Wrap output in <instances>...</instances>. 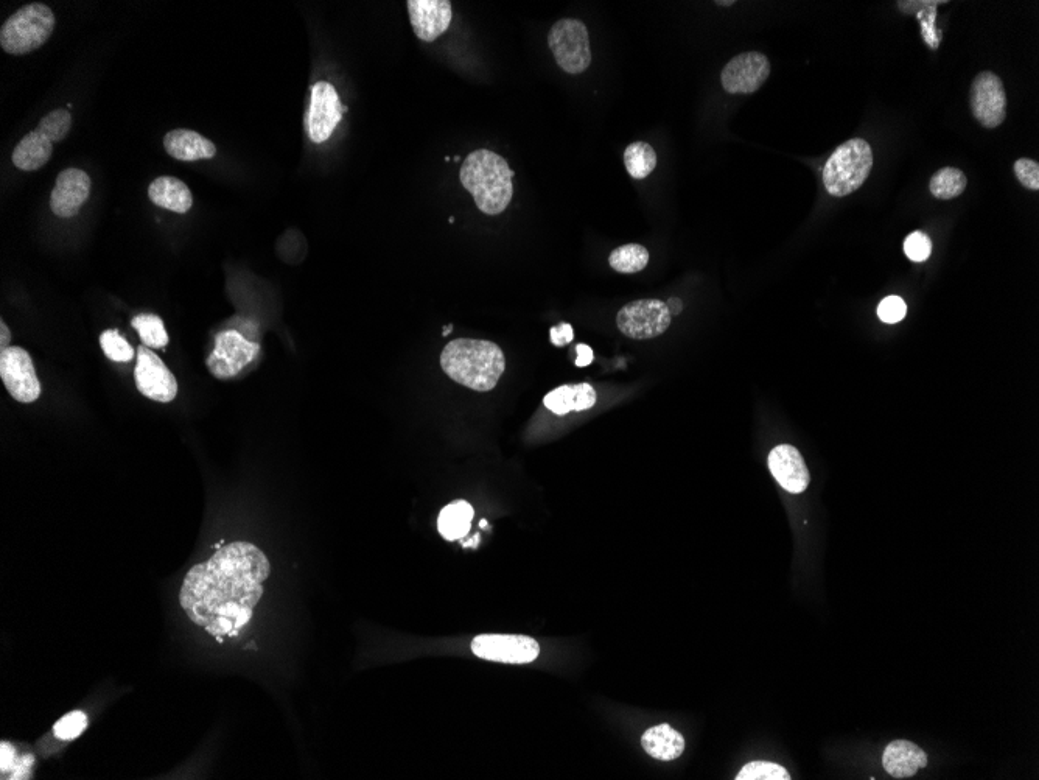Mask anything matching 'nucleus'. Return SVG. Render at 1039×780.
Here are the masks:
<instances>
[{"label":"nucleus","instance_id":"obj_1","mask_svg":"<svg viewBox=\"0 0 1039 780\" xmlns=\"http://www.w3.org/2000/svg\"><path fill=\"white\" fill-rule=\"evenodd\" d=\"M270 573V559L257 545L232 542L189 570L179 603L187 617L210 636L235 637L251 622Z\"/></svg>","mask_w":1039,"mask_h":780},{"label":"nucleus","instance_id":"obj_2","mask_svg":"<svg viewBox=\"0 0 1039 780\" xmlns=\"http://www.w3.org/2000/svg\"><path fill=\"white\" fill-rule=\"evenodd\" d=\"M441 366L459 385L486 393L497 387L506 369V359L494 341L459 338L445 346Z\"/></svg>","mask_w":1039,"mask_h":780},{"label":"nucleus","instance_id":"obj_3","mask_svg":"<svg viewBox=\"0 0 1039 780\" xmlns=\"http://www.w3.org/2000/svg\"><path fill=\"white\" fill-rule=\"evenodd\" d=\"M515 172L508 161L490 150H476L467 156L459 170V181L472 194L476 206L487 215L508 209L514 195Z\"/></svg>","mask_w":1039,"mask_h":780},{"label":"nucleus","instance_id":"obj_4","mask_svg":"<svg viewBox=\"0 0 1039 780\" xmlns=\"http://www.w3.org/2000/svg\"><path fill=\"white\" fill-rule=\"evenodd\" d=\"M873 150L864 139H850L836 148L823 167V184L831 197L844 198L864 186L873 169Z\"/></svg>","mask_w":1039,"mask_h":780},{"label":"nucleus","instance_id":"obj_5","mask_svg":"<svg viewBox=\"0 0 1039 780\" xmlns=\"http://www.w3.org/2000/svg\"><path fill=\"white\" fill-rule=\"evenodd\" d=\"M53 29L55 15L47 5H25L2 25L0 46L10 55H25L47 43Z\"/></svg>","mask_w":1039,"mask_h":780},{"label":"nucleus","instance_id":"obj_6","mask_svg":"<svg viewBox=\"0 0 1039 780\" xmlns=\"http://www.w3.org/2000/svg\"><path fill=\"white\" fill-rule=\"evenodd\" d=\"M548 46L557 66L567 74L578 75L592 64V49L587 27L581 19H560L551 27Z\"/></svg>","mask_w":1039,"mask_h":780},{"label":"nucleus","instance_id":"obj_7","mask_svg":"<svg viewBox=\"0 0 1039 780\" xmlns=\"http://www.w3.org/2000/svg\"><path fill=\"white\" fill-rule=\"evenodd\" d=\"M259 355V343L248 340L235 329H229L215 337V349L207 357L206 365L215 379H234L246 366L256 362Z\"/></svg>","mask_w":1039,"mask_h":780},{"label":"nucleus","instance_id":"obj_8","mask_svg":"<svg viewBox=\"0 0 1039 780\" xmlns=\"http://www.w3.org/2000/svg\"><path fill=\"white\" fill-rule=\"evenodd\" d=\"M618 329L634 340H649L665 334L671 324L668 304L658 299H640L626 304L616 317Z\"/></svg>","mask_w":1039,"mask_h":780},{"label":"nucleus","instance_id":"obj_9","mask_svg":"<svg viewBox=\"0 0 1039 780\" xmlns=\"http://www.w3.org/2000/svg\"><path fill=\"white\" fill-rule=\"evenodd\" d=\"M0 379L11 398L21 404H32L41 396V382L32 357L19 346H8L0 351Z\"/></svg>","mask_w":1039,"mask_h":780},{"label":"nucleus","instance_id":"obj_10","mask_svg":"<svg viewBox=\"0 0 1039 780\" xmlns=\"http://www.w3.org/2000/svg\"><path fill=\"white\" fill-rule=\"evenodd\" d=\"M310 106L305 116V130L308 138L315 144H322L332 136L338 123L347 113L346 106L341 103L340 95L327 81H318L312 86Z\"/></svg>","mask_w":1039,"mask_h":780},{"label":"nucleus","instance_id":"obj_11","mask_svg":"<svg viewBox=\"0 0 1039 780\" xmlns=\"http://www.w3.org/2000/svg\"><path fill=\"white\" fill-rule=\"evenodd\" d=\"M137 391L151 401L168 404L178 394V382L158 354L147 346H139L134 368Z\"/></svg>","mask_w":1039,"mask_h":780},{"label":"nucleus","instance_id":"obj_12","mask_svg":"<svg viewBox=\"0 0 1039 780\" xmlns=\"http://www.w3.org/2000/svg\"><path fill=\"white\" fill-rule=\"evenodd\" d=\"M472 651L478 658L501 664H529L540 654L537 640L517 634H481L472 640Z\"/></svg>","mask_w":1039,"mask_h":780},{"label":"nucleus","instance_id":"obj_13","mask_svg":"<svg viewBox=\"0 0 1039 780\" xmlns=\"http://www.w3.org/2000/svg\"><path fill=\"white\" fill-rule=\"evenodd\" d=\"M974 119L988 130L1001 127L1007 117V94L1004 83L993 72H980L970 92Z\"/></svg>","mask_w":1039,"mask_h":780},{"label":"nucleus","instance_id":"obj_14","mask_svg":"<svg viewBox=\"0 0 1039 780\" xmlns=\"http://www.w3.org/2000/svg\"><path fill=\"white\" fill-rule=\"evenodd\" d=\"M770 75L769 58L760 52L736 55L721 74L722 88L728 94L749 95L758 91Z\"/></svg>","mask_w":1039,"mask_h":780},{"label":"nucleus","instance_id":"obj_15","mask_svg":"<svg viewBox=\"0 0 1039 780\" xmlns=\"http://www.w3.org/2000/svg\"><path fill=\"white\" fill-rule=\"evenodd\" d=\"M406 7L414 33L424 43L436 41L452 24V2L448 0H408Z\"/></svg>","mask_w":1039,"mask_h":780},{"label":"nucleus","instance_id":"obj_16","mask_svg":"<svg viewBox=\"0 0 1039 780\" xmlns=\"http://www.w3.org/2000/svg\"><path fill=\"white\" fill-rule=\"evenodd\" d=\"M91 194V178L80 169H67L56 178L50 209L60 218L75 217Z\"/></svg>","mask_w":1039,"mask_h":780},{"label":"nucleus","instance_id":"obj_17","mask_svg":"<svg viewBox=\"0 0 1039 780\" xmlns=\"http://www.w3.org/2000/svg\"><path fill=\"white\" fill-rule=\"evenodd\" d=\"M769 469L781 488L800 494L811 482L808 466L802 454L791 444H780L769 454Z\"/></svg>","mask_w":1039,"mask_h":780},{"label":"nucleus","instance_id":"obj_18","mask_svg":"<svg viewBox=\"0 0 1039 780\" xmlns=\"http://www.w3.org/2000/svg\"><path fill=\"white\" fill-rule=\"evenodd\" d=\"M882 766L895 779H906L928 766V756L915 743L895 740L887 745L882 756Z\"/></svg>","mask_w":1039,"mask_h":780},{"label":"nucleus","instance_id":"obj_19","mask_svg":"<svg viewBox=\"0 0 1039 780\" xmlns=\"http://www.w3.org/2000/svg\"><path fill=\"white\" fill-rule=\"evenodd\" d=\"M164 147L168 155L179 161L212 159L217 155L214 142L192 130H173L165 134Z\"/></svg>","mask_w":1039,"mask_h":780},{"label":"nucleus","instance_id":"obj_20","mask_svg":"<svg viewBox=\"0 0 1039 780\" xmlns=\"http://www.w3.org/2000/svg\"><path fill=\"white\" fill-rule=\"evenodd\" d=\"M596 399L598 396L592 385L578 383V385H564V387L550 391L543 398V404L554 415L564 416L570 412H584L588 408L595 407Z\"/></svg>","mask_w":1039,"mask_h":780},{"label":"nucleus","instance_id":"obj_21","mask_svg":"<svg viewBox=\"0 0 1039 780\" xmlns=\"http://www.w3.org/2000/svg\"><path fill=\"white\" fill-rule=\"evenodd\" d=\"M148 197L159 208L176 214H186L193 204L192 192L186 183L175 176H159L148 187Z\"/></svg>","mask_w":1039,"mask_h":780},{"label":"nucleus","instance_id":"obj_22","mask_svg":"<svg viewBox=\"0 0 1039 780\" xmlns=\"http://www.w3.org/2000/svg\"><path fill=\"white\" fill-rule=\"evenodd\" d=\"M641 745L654 759L671 762L679 759L685 751V738L669 724H660L644 732Z\"/></svg>","mask_w":1039,"mask_h":780},{"label":"nucleus","instance_id":"obj_23","mask_svg":"<svg viewBox=\"0 0 1039 780\" xmlns=\"http://www.w3.org/2000/svg\"><path fill=\"white\" fill-rule=\"evenodd\" d=\"M52 152V142L46 136H42L38 130H33L16 145L13 155H11V161L19 170L35 172L46 166Z\"/></svg>","mask_w":1039,"mask_h":780},{"label":"nucleus","instance_id":"obj_24","mask_svg":"<svg viewBox=\"0 0 1039 780\" xmlns=\"http://www.w3.org/2000/svg\"><path fill=\"white\" fill-rule=\"evenodd\" d=\"M473 516H475V511L470 503H467L466 500H456L445 506L439 514V533L447 541H458L469 535Z\"/></svg>","mask_w":1039,"mask_h":780},{"label":"nucleus","instance_id":"obj_25","mask_svg":"<svg viewBox=\"0 0 1039 780\" xmlns=\"http://www.w3.org/2000/svg\"><path fill=\"white\" fill-rule=\"evenodd\" d=\"M624 166L634 180H644L657 167V153L646 142H632L624 152Z\"/></svg>","mask_w":1039,"mask_h":780},{"label":"nucleus","instance_id":"obj_26","mask_svg":"<svg viewBox=\"0 0 1039 780\" xmlns=\"http://www.w3.org/2000/svg\"><path fill=\"white\" fill-rule=\"evenodd\" d=\"M968 178L956 167H943L931 178L929 190L938 200H954L965 192Z\"/></svg>","mask_w":1039,"mask_h":780},{"label":"nucleus","instance_id":"obj_27","mask_svg":"<svg viewBox=\"0 0 1039 780\" xmlns=\"http://www.w3.org/2000/svg\"><path fill=\"white\" fill-rule=\"evenodd\" d=\"M609 264L613 270L624 275H634L649 264V251L638 243L620 246L610 253Z\"/></svg>","mask_w":1039,"mask_h":780},{"label":"nucleus","instance_id":"obj_28","mask_svg":"<svg viewBox=\"0 0 1039 780\" xmlns=\"http://www.w3.org/2000/svg\"><path fill=\"white\" fill-rule=\"evenodd\" d=\"M131 324L147 348L162 349L168 345V334L165 331L164 321L158 315H151V313L137 315Z\"/></svg>","mask_w":1039,"mask_h":780},{"label":"nucleus","instance_id":"obj_29","mask_svg":"<svg viewBox=\"0 0 1039 780\" xmlns=\"http://www.w3.org/2000/svg\"><path fill=\"white\" fill-rule=\"evenodd\" d=\"M70 127H72V116H70L69 111H66V109H55V111L47 114L39 122L36 130L42 136H46L50 142H61L69 134Z\"/></svg>","mask_w":1039,"mask_h":780},{"label":"nucleus","instance_id":"obj_30","mask_svg":"<svg viewBox=\"0 0 1039 780\" xmlns=\"http://www.w3.org/2000/svg\"><path fill=\"white\" fill-rule=\"evenodd\" d=\"M100 346L112 362L126 363L134 359V349L116 329H109L100 335Z\"/></svg>","mask_w":1039,"mask_h":780},{"label":"nucleus","instance_id":"obj_31","mask_svg":"<svg viewBox=\"0 0 1039 780\" xmlns=\"http://www.w3.org/2000/svg\"><path fill=\"white\" fill-rule=\"evenodd\" d=\"M736 780H791V774L777 763L752 762L744 765Z\"/></svg>","mask_w":1039,"mask_h":780},{"label":"nucleus","instance_id":"obj_32","mask_svg":"<svg viewBox=\"0 0 1039 780\" xmlns=\"http://www.w3.org/2000/svg\"><path fill=\"white\" fill-rule=\"evenodd\" d=\"M86 726H88V717L80 710H75V712H70L66 717L61 718L53 726V734L60 740H74V738L80 737L83 734Z\"/></svg>","mask_w":1039,"mask_h":780},{"label":"nucleus","instance_id":"obj_33","mask_svg":"<svg viewBox=\"0 0 1039 780\" xmlns=\"http://www.w3.org/2000/svg\"><path fill=\"white\" fill-rule=\"evenodd\" d=\"M904 253L914 262H924L931 257L932 242L924 232L915 231L904 240Z\"/></svg>","mask_w":1039,"mask_h":780},{"label":"nucleus","instance_id":"obj_34","mask_svg":"<svg viewBox=\"0 0 1039 780\" xmlns=\"http://www.w3.org/2000/svg\"><path fill=\"white\" fill-rule=\"evenodd\" d=\"M907 313V306L900 296H887L878 307V317L887 324L900 323Z\"/></svg>","mask_w":1039,"mask_h":780},{"label":"nucleus","instance_id":"obj_35","mask_svg":"<svg viewBox=\"0 0 1039 780\" xmlns=\"http://www.w3.org/2000/svg\"><path fill=\"white\" fill-rule=\"evenodd\" d=\"M1015 175L1026 189L1039 190V164L1033 159L1022 158L1015 162Z\"/></svg>","mask_w":1039,"mask_h":780},{"label":"nucleus","instance_id":"obj_36","mask_svg":"<svg viewBox=\"0 0 1039 780\" xmlns=\"http://www.w3.org/2000/svg\"><path fill=\"white\" fill-rule=\"evenodd\" d=\"M551 343L557 348L570 345L574 338L573 327L568 323H560L559 326L551 327Z\"/></svg>","mask_w":1039,"mask_h":780},{"label":"nucleus","instance_id":"obj_37","mask_svg":"<svg viewBox=\"0 0 1039 780\" xmlns=\"http://www.w3.org/2000/svg\"><path fill=\"white\" fill-rule=\"evenodd\" d=\"M576 354H578V357H576V366H579V368H585V366L592 365L593 359H595L593 349L587 345L576 346Z\"/></svg>","mask_w":1039,"mask_h":780},{"label":"nucleus","instance_id":"obj_38","mask_svg":"<svg viewBox=\"0 0 1039 780\" xmlns=\"http://www.w3.org/2000/svg\"><path fill=\"white\" fill-rule=\"evenodd\" d=\"M10 341V329H8V326L7 324H5V321H0V351H2V349L8 348V346H10Z\"/></svg>","mask_w":1039,"mask_h":780},{"label":"nucleus","instance_id":"obj_39","mask_svg":"<svg viewBox=\"0 0 1039 780\" xmlns=\"http://www.w3.org/2000/svg\"><path fill=\"white\" fill-rule=\"evenodd\" d=\"M668 304H669L668 309H669V313H671V317H676V315H679V313L682 312V303H680L679 299H677V298L669 299V303Z\"/></svg>","mask_w":1039,"mask_h":780},{"label":"nucleus","instance_id":"obj_40","mask_svg":"<svg viewBox=\"0 0 1039 780\" xmlns=\"http://www.w3.org/2000/svg\"><path fill=\"white\" fill-rule=\"evenodd\" d=\"M733 4H735V2H718V5H724V7H728V5H733Z\"/></svg>","mask_w":1039,"mask_h":780},{"label":"nucleus","instance_id":"obj_41","mask_svg":"<svg viewBox=\"0 0 1039 780\" xmlns=\"http://www.w3.org/2000/svg\"><path fill=\"white\" fill-rule=\"evenodd\" d=\"M450 332H452V326H448L447 327V331H444V337H445V335L450 334Z\"/></svg>","mask_w":1039,"mask_h":780}]
</instances>
